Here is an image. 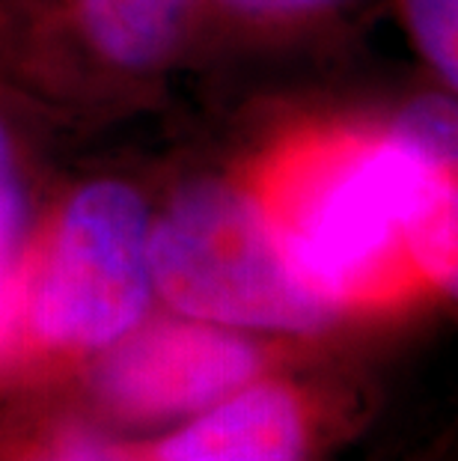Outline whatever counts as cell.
<instances>
[{
  "label": "cell",
  "instance_id": "cell-5",
  "mask_svg": "<svg viewBox=\"0 0 458 461\" xmlns=\"http://www.w3.org/2000/svg\"><path fill=\"white\" fill-rule=\"evenodd\" d=\"M200 0H63L72 42L95 68L143 77L173 63Z\"/></svg>",
  "mask_w": 458,
  "mask_h": 461
},
{
  "label": "cell",
  "instance_id": "cell-11",
  "mask_svg": "<svg viewBox=\"0 0 458 461\" xmlns=\"http://www.w3.org/2000/svg\"><path fill=\"white\" fill-rule=\"evenodd\" d=\"M57 461H122V458L99 447H81V449H72V453L60 456Z\"/></svg>",
  "mask_w": 458,
  "mask_h": 461
},
{
  "label": "cell",
  "instance_id": "cell-3",
  "mask_svg": "<svg viewBox=\"0 0 458 461\" xmlns=\"http://www.w3.org/2000/svg\"><path fill=\"white\" fill-rule=\"evenodd\" d=\"M152 214L120 179L81 185L27 253V330L48 346L99 348L138 328L152 298Z\"/></svg>",
  "mask_w": 458,
  "mask_h": 461
},
{
  "label": "cell",
  "instance_id": "cell-9",
  "mask_svg": "<svg viewBox=\"0 0 458 461\" xmlns=\"http://www.w3.org/2000/svg\"><path fill=\"white\" fill-rule=\"evenodd\" d=\"M27 253L0 262V360L13 355L27 330Z\"/></svg>",
  "mask_w": 458,
  "mask_h": 461
},
{
  "label": "cell",
  "instance_id": "cell-8",
  "mask_svg": "<svg viewBox=\"0 0 458 461\" xmlns=\"http://www.w3.org/2000/svg\"><path fill=\"white\" fill-rule=\"evenodd\" d=\"M31 188L15 137L0 116V262L22 259L31 235Z\"/></svg>",
  "mask_w": 458,
  "mask_h": 461
},
{
  "label": "cell",
  "instance_id": "cell-1",
  "mask_svg": "<svg viewBox=\"0 0 458 461\" xmlns=\"http://www.w3.org/2000/svg\"><path fill=\"white\" fill-rule=\"evenodd\" d=\"M253 188L298 271L334 307L373 289L399 253L426 280L455 286V152L396 122L283 146Z\"/></svg>",
  "mask_w": 458,
  "mask_h": 461
},
{
  "label": "cell",
  "instance_id": "cell-10",
  "mask_svg": "<svg viewBox=\"0 0 458 461\" xmlns=\"http://www.w3.org/2000/svg\"><path fill=\"white\" fill-rule=\"evenodd\" d=\"M229 15L247 18V22H292L321 13V9L343 4V0H218Z\"/></svg>",
  "mask_w": 458,
  "mask_h": 461
},
{
  "label": "cell",
  "instance_id": "cell-7",
  "mask_svg": "<svg viewBox=\"0 0 458 461\" xmlns=\"http://www.w3.org/2000/svg\"><path fill=\"white\" fill-rule=\"evenodd\" d=\"M408 31L444 86L458 84V0H402Z\"/></svg>",
  "mask_w": 458,
  "mask_h": 461
},
{
  "label": "cell",
  "instance_id": "cell-4",
  "mask_svg": "<svg viewBox=\"0 0 458 461\" xmlns=\"http://www.w3.org/2000/svg\"><path fill=\"white\" fill-rule=\"evenodd\" d=\"M99 384L131 414H182L236 393L259 366L256 348L209 321L155 325L116 339Z\"/></svg>",
  "mask_w": 458,
  "mask_h": 461
},
{
  "label": "cell",
  "instance_id": "cell-6",
  "mask_svg": "<svg viewBox=\"0 0 458 461\" xmlns=\"http://www.w3.org/2000/svg\"><path fill=\"white\" fill-rule=\"evenodd\" d=\"M304 423L286 390L247 387L158 449L155 461H301Z\"/></svg>",
  "mask_w": 458,
  "mask_h": 461
},
{
  "label": "cell",
  "instance_id": "cell-2",
  "mask_svg": "<svg viewBox=\"0 0 458 461\" xmlns=\"http://www.w3.org/2000/svg\"><path fill=\"white\" fill-rule=\"evenodd\" d=\"M149 268L173 310L209 325L316 330L337 312L298 271L253 182L182 185L152 218Z\"/></svg>",
  "mask_w": 458,
  "mask_h": 461
}]
</instances>
